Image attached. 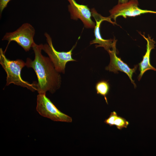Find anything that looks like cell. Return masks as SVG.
<instances>
[{
    "label": "cell",
    "instance_id": "obj_1",
    "mask_svg": "<svg viewBox=\"0 0 156 156\" xmlns=\"http://www.w3.org/2000/svg\"><path fill=\"white\" fill-rule=\"evenodd\" d=\"M42 45L34 44L32 48L35 53L34 59L33 61L27 58L26 66L33 68L36 73L38 94H46L47 91L53 93L60 88L61 77L49 58L42 54Z\"/></svg>",
    "mask_w": 156,
    "mask_h": 156
},
{
    "label": "cell",
    "instance_id": "obj_2",
    "mask_svg": "<svg viewBox=\"0 0 156 156\" xmlns=\"http://www.w3.org/2000/svg\"><path fill=\"white\" fill-rule=\"evenodd\" d=\"M0 64L7 75L6 86L13 83L27 88L32 92L37 90V83L31 84L22 79L21 72L26 63L20 59L11 60L7 59L1 48L0 49Z\"/></svg>",
    "mask_w": 156,
    "mask_h": 156
},
{
    "label": "cell",
    "instance_id": "obj_3",
    "mask_svg": "<svg viewBox=\"0 0 156 156\" xmlns=\"http://www.w3.org/2000/svg\"><path fill=\"white\" fill-rule=\"evenodd\" d=\"M44 35L47 44L42 45V50L48 55L57 71L64 73L66 63L70 61H76L72 57V52L76 47L77 42L69 51H58L54 48L50 35L47 33H45Z\"/></svg>",
    "mask_w": 156,
    "mask_h": 156
},
{
    "label": "cell",
    "instance_id": "obj_4",
    "mask_svg": "<svg viewBox=\"0 0 156 156\" xmlns=\"http://www.w3.org/2000/svg\"><path fill=\"white\" fill-rule=\"evenodd\" d=\"M35 33L34 27L30 24L25 23L15 31L5 33L2 40L16 42L26 51H29L35 43L34 38Z\"/></svg>",
    "mask_w": 156,
    "mask_h": 156
},
{
    "label": "cell",
    "instance_id": "obj_5",
    "mask_svg": "<svg viewBox=\"0 0 156 156\" xmlns=\"http://www.w3.org/2000/svg\"><path fill=\"white\" fill-rule=\"evenodd\" d=\"M36 109L40 115L55 121L70 122L72 118L59 110L46 96L38 94L37 96Z\"/></svg>",
    "mask_w": 156,
    "mask_h": 156
},
{
    "label": "cell",
    "instance_id": "obj_6",
    "mask_svg": "<svg viewBox=\"0 0 156 156\" xmlns=\"http://www.w3.org/2000/svg\"><path fill=\"white\" fill-rule=\"evenodd\" d=\"M138 0H130L125 3H118L109 10V17L116 22V18L121 16L125 18L127 17H135L147 13L156 14V11L142 10L138 7Z\"/></svg>",
    "mask_w": 156,
    "mask_h": 156
},
{
    "label": "cell",
    "instance_id": "obj_7",
    "mask_svg": "<svg viewBox=\"0 0 156 156\" xmlns=\"http://www.w3.org/2000/svg\"><path fill=\"white\" fill-rule=\"evenodd\" d=\"M116 41L117 40L114 38L112 50L110 49L107 51L110 56V62L109 65L106 67L105 70L113 72L115 73H118V71L125 73L128 76L131 82L134 85V88H135L136 86L132 77L133 73H135L138 65H136L133 68H131L127 64L117 56L116 48Z\"/></svg>",
    "mask_w": 156,
    "mask_h": 156
},
{
    "label": "cell",
    "instance_id": "obj_8",
    "mask_svg": "<svg viewBox=\"0 0 156 156\" xmlns=\"http://www.w3.org/2000/svg\"><path fill=\"white\" fill-rule=\"evenodd\" d=\"M67 0L70 3L68 8L71 18L74 20L80 19L86 28H94L95 23L91 18V11L88 6L79 4L75 0Z\"/></svg>",
    "mask_w": 156,
    "mask_h": 156
},
{
    "label": "cell",
    "instance_id": "obj_9",
    "mask_svg": "<svg viewBox=\"0 0 156 156\" xmlns=\"http://www.w3.org/2000/svg\"><path fill=\"white\" fill-rule=\"evenodd\" d=\"M92 16L94 18L96 22V25L94 27V34L95 39L91 41L90 44H97L96 45V48L98 47H102L106 50L108 51L112 49L114 43V39L108 40L103 38L100 33V27L101 23L103 21H107L113 24H116V23L113 22L111 20L109 17H104L98 14L95 9L92 8L91 10Z\"/></svg>",
    "mask_w": 156,
    "mask_h": 156
},
{
    "label": "cell",
    "instance_id": "obj_10",
    "mask_svg": "<svg viewBox=\"0 0 156 156\" xmlns=\"http://www.w3.org/2000/svg\"><path fill=\"white\" fill-rule=\"evenodd\" d=\"M139 33L141 35L147 42L146 45V51L145 55L143 56L142 60L139 63V70L140 73L138 76V79L140 81L144 73L148 70H151L156 71V69L153 67L150 63V54L151 50L155 49V42L153 39H151V37L148 35L146 38L144 34H142L141 33L139 32Z\"/></svg>",
    "mask_w": 156,
    "mask_h": 156
},
{
    "label": "cell",
    "instance_id": "obj_11",
    "mask_svg": "<svg viewBox=\"0 0 156 156\" xmlns=\"http://www.w3.org/2000/svg\"><path fill=\"white\" fill-rule=\"evenodd\" d=\"M95 89L98 94L104 96L106 103L108 104L107 95L110 90V86L108 81L104 80L98 82L95 86Z\"/></svg>",
    "mask_w": 156,
    "mask_h": 156
},
{
    "label": "cell",
    "instance_id": "obj_12",
    "mask_svg": "<svg viewBox=\"0 0 156 156\" xmlns=\"http://www.w3.org/2000/svg\"><path fill=\"white\" fill-rule=\"evenodd\" d=\"M129 124V122L125 118L118 116L117 114L115 116L113 121V125L115 126L118 129L127 128Z\"/></svg>",
    "mask_w": 156,
    "mask_h": 156
},
{
    "label": "cell",
    "instance_id": "obj_13",
    "mask_svg": "<svg viewBox=\"0 0 156 156\" xmlns=\"http://www.w3.org/2000/svg\"><path fill=\"white\" fill-rule=\"evenodd\" d=\"M117 114L116 112L113 111L111 113L109 117L105 119L104 122L110 126H113V121L116 115Z\"/></svg>",
    "mask_w": 156,
    "mask_h": 156
},
{
    "label": "cell",
    "instance_id": "obj_14",
    "mask_svg": "<svg viewBox=\"0 0 156 156\" xmlns=\"http://www.w3.org/2000/svg\"><path fill=\"white\" fill-rule=\"evenodd\" d=\"M11 0H0V15L4 9L6 7L8 3Z\"/></svg>",
    "mask_w": 156,
    "mask_h": 156
},
{
    "label": "cell",
    "instance_id": "obj_15",
    "mask_svg": "<svg viewBox=\"0 0 156 156\" xmlns=\"http://www.w3.org/2000/svg\"><path fill=\"white\" fill-rule=\"evenodd\" d=\"M129 0H118V3H125L127 2Z\"/></svg>",
    "mask_w": 156,
    "mask_h": 156
}]
</instances>
